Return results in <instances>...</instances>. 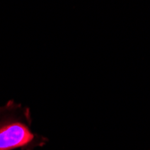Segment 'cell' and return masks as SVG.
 Here are the masks:
<instances>
[{
	"label": "cell",
	"mask_w": 150,
	"mask_h": 150,
	"mask_svg": "<svg viewBox=\"0 0 150 150\" xmlns=\"http://www.w3.org/2000/svg\"><path fill=\"white\" fill-rule=\"evenodd\" d=\"M48 141L32 129L29 108L13 101L0 106V150H34Z\"/></svg>",
	"instance_id": "6da1fadb"
}]
</instances>
